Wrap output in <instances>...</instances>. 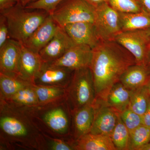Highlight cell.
I'll use <instances>...</instances> for the list:
<instances>
[{
	"label": "cell",
	"instance_id": "1",
	"mask_svg": "<svg viewBox=\"0 0 150 150\" xmlns=\"http://www.w3.org/2000/svg\"><path fill=\"white\" fill-rule=\"evenodd\" d=\"M0 150H47L46 138L26 108L2 100Z\"/></svg>",
	"mask_w": 150,
	"mask_h": 150
},
{
	"label": "cell",
	"instance_id": "2",
	"mask_svg": "<svg viewBox=\"0 0 150 150\" xmlns=\"http://www.w3.org/2000/svg\"><path fill=\"white\" fill-rule=\"evenodd\" d=\"M137 64L133 55L115 41H101L93 49L91 64L96 100L105 102L108 93L129 67Z\"/></svg>",
	"mask_w": 150,
	"mask_h": 150
},
{
	"label": "cell",
	"instance_id": "3",
	"mask_svg": "<svg viewBox=\"0 0 150 150\" xmlns=\"http://www.w3.org/2000/svg\"><path fill=\"white\" fill-rule=\"evenodd\" d=\"M24 107L44 136L74 139L72 115L66 98L49 104Z\"/></svg>",
	"mask_w": 150,
	"mask_h": 150
},
{
	"label": "cell",
	"instance_id": "4",
	"mask_svg": "<svg viewBox=\"0 0 150 150\" xmlns=\"http://www.w3.org/2000/svg\"><path fill=\"white\" fill-rule=\"evenodd\" d=\"M1 14L5 17L10 38L24 44L49 14L41 10L25 8L18 3Z\"/></svg>",
	"mask_w": 150,
	"mask_h": 150
},
{
	"label": "cell",
	"instance_id": "5",
	"mask_svg": "<svg viewBox=\"0 0 150 150\" xmlns=\"http://www.w3.org/2000/svg\"><path fill=\"white\" fill-rule=\"evenodd\" d=\"M66 91V100L72 114L84 106L93 104L96 94L90 68L74 70Z\"/></svg>",
	"mask_w": 150,
	"mask_h": 150
},
{
	"label": "cell",
	"instance_id": "6",
	"mask_svg": "<svg viewBox=\"0 0 150 150\" xmlns=\"http://www.w3.org/2000/svg\"><path fill=\"white\" fill-rule=\"evenodd\" d=\"M95 8L84 0H63L51 15L62 28L80 22H93Z\"/></svg>",
	"mask_w": 150,
	"mask_h": 150
},
{
	"label": "cell",
	"instance_id": "7",
	"mask_svg": "<svg viewBox=\"0 0 150 150\" xmlns=\"http://www.w3.org/2000/svg\"><path fill=\"white\" fill-rule=\"evenodd\" d=\"M93 23L100 41H114L122 32L119 13L108 3H104L95 8Z\"/></svg>",
	"mask_w": 150,
	"mask_h": 150
},
{
	"label": "cell",
	"instance_id": "8",
	"mask_svg": "<svg viewBox=\"0 0 150 150\" xmlns=\"http://www.w3.org/2000/svg\"><path fill=\"white\" fill-rule=\"evenodd\" d=\"M114 41L133 55L137 64L145 65L150 47L142 30L121 32Z\"/></svg>",
	"mask_w": 150,
	"mask_h": 150
},
{
	"label": "cell",
	"instance_id": "9",
	"mask_svg": "<svg viewBox=\"0 0 150 150\" xmlns=\"http://www.w3.org/2000/svg\"><path fill=\"white\" fill-rule=\"evenodd\" d=\"M95 115L89 133L111 136L120 113L104 101L96 100L93 103Z\"/></svg>",
	"mask_w": 150,
	"mask_h": 150
},
{
	"label": "cell",
	"instance_id": "10",
	"mask_svg": "<svg viewBox=\"0 0 150 150\" xmlns=\"http://www.w3.org/2000/svg\"><path fill=\"white\" fill-rule=\"evenodd\" d=\"M74 70L43 62L34 81L35 85L53 86L66 88L69 85Z\"/></svg>",
	"mask_w": 150,
	"mask_h": 150
},
{
	"label": "cell",
	"instance_id": "11",
	"mask_svg": "<svg viewBox=\"0 0 150 150\" xmlns=\"http://www.w3.org/2000/svg\"><path fill=\"white\" fill-rule=\"evenodd\" d=\"M21 43L9 38L0 47V74L19 76Z\"/></svg>",
	"mask_w": 150,
	"mask_h": 150
},
{
	"label": "cell",
	"instance_id": "12",
	"mask_svg": "<svg viewBox=\"0 0 150 150\" xmlns=\"http://www.w3.org/2000/svg\"><path fill=\"white\" fill-rule=\"evenodd\" d=\"M93 49L87 45L76 44L51 64L72 70L90 67Z\"/></svg>",
	"mask_w": 150,
	"mask_h": 150
},
{
	"label": "cell",
	"instance_id": "13",
	"mask_svg": "<svg viewBox=\"0 0 150 150\" xmlns=\"http://www.w3.org/2000/svg\"><path fill=\"white\" fill-rule=\"evenodd\" d=\"M76 44L64 28L59 25L54 37L39 54L43 62L52 63Z\"/></svg>",
	"mask_w": 150,
	"mask_h": 150
},
{
	"label": "cell",
	"instance_id": "14",
	"mask_svg": "<svg viewBox=\"0 0 150 150\" xmlns=\"http://www.w3.org/2000/svg\"><path fill=\"white\" fill-rule=\"evenodd\" d=\"M76 44L87 45L92 49L100 42L93 22H80L63 27Z\"/></svg>",
	"mask_w": 150,
	"mask_h": 150
},
{
	"label": "cell",
	"instance_id": "15",
	"mask_svg": "<svg viewBox=\"0 0 150 150\" xmlns=\"http://www.w3.org/2000/svg\"><path fill=\"white\" fill-rule=\"evenodd\" d=\"M59 25L49 14L45 20L23 44L30 50L38 53L51 41Z\"/></svg>",
	"mask_w": 150,
	"mask_h": 150
},
{
	"label": "cell",
	"instance_id": "16",
	"mask_svg": "<svg viewBox=\"0 0 150 150\" xmlns=\"http://www.w3.org/2000/svg\"><path fill=\"white\" fill-rule=\"evenodd\" d=\"M43 62L38 53L30 50L21 43L19 76L34 84V79L40 71Z\"/></svg>",
	"mask_w": 150,
	"mask_h": 150
},
{
	"label": "cell",
	"instance_id": "17",
	"mask_svg": "<svg viewBox=\"0 0 150 150\" xmlns=\"http://www.w3.org/2000/svg\"><path fill=\"white\" fill-rule=\"evenodd\" d=\"M93 104L88 105L80 108L72 115L73 139L76 140L89 133L94 118Z\"/></svg>",
	"mask_w": 150,
	"mask_h": 150
},
{
	"label": "cell",
	"instance_id": "18",
	"mask_svg": "<svg viewBox=\"0 0 150 150\" xmlns=\"http://www.w3.org/2000/svg\"><path fill=\"white\" fill-rule=\"evenodd\" d=\"M150 79V71L144 65L136 64L129 67L123 73L120 82L129 90L146 85Z\"/></svg>",
	"mask_w": 150,
	"mask_h": 150
},
{
	"label": "cell",
	"instance_id": "19",
	"mask_svg": "<svg viewBox=\"0 0 150 150\" xmlns=\"http://www.w3.org/2000/svg\"><path fill=\"white\" fill-rule=\"evenodd\" d=\"M75 150H117L110 136L88 133L74 141Z\"/></svg>",
	"mask_w": 150,
	"mask_h": 150
},
{
	"label": "cell",
	"instance_id": "20",
	"mask_svg": "<svg viewBox=\"0 0 150 150\" xmlns=\"http://www.w3.org/2000/svg\"><path fill=\"white\" fill-rule=\"evenodd\" d=\"M119 16L122 32L142 30L150 28V15L143 11L131 13H119Z\"/></svg>",
	"mask_w": 150,
	"mask_h": 150
},
{
	"label": "cell",
	"instance_id": "21",
	"mask_svg": "<svg viewBox=\"0 0 150 150\" xmlns=\"http://www.w3.org/2000/svg\"><path fill=\"white\" fill-rule=\"evenodd\" d=\"M130 100V90L119 82L110 89L105 103L108 106L120 113L129 108Z\"/></svg>",
	"mask_w": 150,
	"mask_h": 150
},
{
	"label": "cell",
	"instance_id": "22",
	"mask_svg": "<svg viewBox=\"0 0 150 150\" xmlns=\"http://www.w3.org/2000/svg\"><path fill=\"white\" fill-rule=\"evenodd\" d=\"M34 84L22 79L0 74V100H6L21 89Z\"/></svg>",
	"mask_w": 150,
	"mask_h": 150
},
{
	"label": "cell",
	"instance_id": "23",
	"mask_svg": "<svg viewBox=\"0 0 150 150\" xmlns=\"http://www.w3.org/2000/svg\"><path fill=\"white\" fill-rule=\"evenodd\" d=\"M34 85L25 87L6 100H0L18 107H34L39 105Z\"/></svg>",
	"mask_w": 150,
	"mask_h": 150
},
{
	"label": "cell",
	"instance_id": "24",
	"mask_svg": "<svg viewBox=\"0 0 150 150\" xmlns=\"http://www.w3.org/2000/svg\"><path fill=\"white\" fill-rule=\"evenodd\" d=\"M130 90L129 108L139 115H143L147 109L150 93L147 85Z\"/></svg>",
	"mask_w": 150,
	"mask_h": 150
},
{
	"label": "cell",
	"instance_id": "25",
	"mask_svg": "<svg viewBox=\"0 0 150 150\" xmlns=\"http://www.w3.org/2000/svg\"><path fill=\"white\" fill-rule=\"evenodd\" d=\"M39 105H46L66 98V88L53 86L34 85Z\"/></svg>",
	"mask_w": 150,
	"mask_h": 150
},
{
	"label": "cell",
	"instance_id": "26",
	"mask_svg": "<svg viewBox=\"0 0 150 150\" xmlns=\"http://www.w3.org/2000/svg\"><path fill=\"white\" fill-rule=\"evenodd\" d=\"M110 137L117 150H129L130 132L121 120L120 115Z\"/></svg>",
	"mask_w": 150,
	"mask_h": 150
},
{
	"label": "cell",
	"instance_id": "27",
	"mask_svg": "<svg viewBox=\"0 0 150 150\" xmlns=\"http://www.w3.org/2000/svg\"><path fill=\"white\" fill-rule=\"evenodd\" d=\"M129 150H138L143 146L150 142V128L144 124L130 132Z\"/></svg>",
	"mask_w": 150,
	"mask_h": 150
},
{
	"label": "cell",
	"instance_id": "28",
	"mask_svg": "<svg viewBox=\"0 0 150 150\" xmlns=\"http://www.w3.org/2000/svg\"><path fill=\"white\" fill-rule=\"evenodd\" d=\"M109 4L119 13H131L142 11L138 0H109Z\"/></svg>",
	"mask_w": 150,
	"mask_h": 150
},
{
	"label": "cell",
	"instance_id": "29",
	"mask_svg": "<svg viewBox=\"0 0 150 150\" xmlns=\"http://www.w3.org/2000/svg\"><path fill=\"white\" fill-rule=\"evenodd\" d=\"M120 115L130 132L143 124L142 115L137 114L129 108L120 113Z\"/></svg>",
	"mask_w": 150,
	"mask_h": 150
},
{
	"label": "cell",
	"instance_id": "30",
	"mask_svg": "<svg viewBox=\"0 0 150 150\" xmlns=\"http://www.w3.org/2000/svg\"><path fill=\"white\" fill-rule=\"evenodd\" d=\"M47 142V150H75L74 141L72 139L53 138L44 136Z\"/></svg>",
	"mask_w": 150,
	"mask_h": 150
},
{
	"label": "cell",
	"instance_id": "31",
	"mask_svg": "<svg viewBox=\"0 0 150 150\" xmlns=\"http://www.w3.org/2000/svg\"><path fill=\"white\" fill-rule=\"evenodd\" d=\"M63 0H35L25 7L28 9L41 10L51 15Z\"/></svg>",
	"mask_w": 150,
	"mask_h": 150
},
{
	"label": "cell",
	"instance_id": "32",
	"mask_svg": "<svg viewBox=\"0 0 150 150\" xmlns=\"http://www.w3.org/2000/svg\"><path fill=\"white\" fill-rule=\"evenodd\" d=\"M10 38L8 26L5 17L1 14L0 16V47Z\"/></svg>",
	"mask_w": 150,
	"mask_h": 150
},
{
	"label": "cell",
	"instance_id": "33",
	"mask_svg": "<svg viewBox=\"0 0 150 150\" xmlns=\"http://www.w3.org/2000/svg\"><path fill=\"white\" fill-rule=\"evenodd\" d=\"M18 3V0H0L1 13L12 8Z\"/></svg>",
	"mask_w": 150,
	"mask_h": 150
},
{
	"label": "cell",
	"instance_id": "34",
	"mask_svg": "<svg viewBox=\"0 0 150 150\" xmlns=\"http://www.w3.org/2000/svg\"><path fill=\"white\" fill-rule=\"evenodd\" d=\"M142 116L143 124L150 128V99L147 109Z\"/></svg>",
	"mask_w": 150,
	"mask_h": 150
},
{
	"label": "cell",
	"instance_id": "35",
	"mask_svg": "<svg viewBox=\"0 0 150 150\" xmlns=\"http://www.w3.org/2000/svg\"><path fill=\"white\" fill-rule=\"evenodd\" d=\"M142 10L150 15V0H138Z\"/></svg>",
	"mask_w": 150,
	"mask_h": 150
},
{
	"label": "cell",
	"instance_id": "36",
	"mask_svg": "<svg viewBox=\"0 0 150 150\" xmlns=\"http://www.w3.org/2000/svg\"><path fill=\"white\" fill-rule=\"evenodd\" d=\"M84 1L96 8L104 3L109 4V0H84Z\"/></svg>",
	"mask_w": 150,
	"mask_h": 150
},
{
	"label": "cell",
	"instance_id": "37",
	"mask_svg": "<svg viewBox=\"0 0 150 150\" xmlns=\"http://www.w3.org/2000/svg\"><path fill=\"white\" fill-rule=\"evenodd\" d=\"M142 30H143L146 39L147 40L148 44H149L150 48V28L147 29Z\"/></svg>",
	"mask_w": 150,
	"mask_h": 150
},
{
	"label": "cell",
	"instance_id": "38",
	"mask_svg": "<svg viewBox=\"0 0 150 150\" xmlns=\"http://www.w3.org/2000/svg\"><path fill=\"white\" fill-rule=\"evenodd\" d=\"M145 65L147 67L148 69L150 71V48L149 51H148Z\"/></svg>",
	"mask_w": 150,
	"mask_h": 150
},
{
	"label": "cell",
	"instance_id": "39",
	"mask_svg": "<svg viewBox=\"0 0 150 150\" xmlns=\"http://www.w3.org/2000/svg\"><path fill=\"white\" fill-rule=\"evenodd\" d=\"M19 3L23 7H25L30 3L35 1V0H18Z\"/></svg>",
	"mask_w": 150,
	"mask_h": 150
},
{
	"label": "cell",
	"instance_id": "40",
	"mask_svg": "<svg viewBox=\"0 0 150 150\" xmlns=\"http://www.w3.org/2000/svg\"><path fill=\"white\" fill-rule=\"evenodd\" d=\"M138 150H150V142L143 145Z\"/></svg>",
	"mask_w": 150,
	"mask_h": 150
},
{
	"label": "cell",
	"instance_id": "41",
	"mask_svg": "<svg viewBox=\"0 0 150 150\" xmlns=\"http://www.w3.org/2000/svg\"><path fill=\"white\" fill-rule=\"evenodd\" d=\"M147 86L148 88L149 89V91L150 93V79L149 81L148 82L147 84Z\"/></svg>",
	"mask_w": 150,
	"mask_h": 150
},
{
	"label": "cell",
	"instance_id": "42",
	"mask_svg": "<svg viewBox=\"0 0 150 150\" xmlns=\"http://www.w3.org/2000/svg\"></svg>",
	"mask_w": 150,
	"mask_h": 150
}]
</instances>
